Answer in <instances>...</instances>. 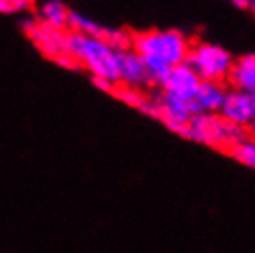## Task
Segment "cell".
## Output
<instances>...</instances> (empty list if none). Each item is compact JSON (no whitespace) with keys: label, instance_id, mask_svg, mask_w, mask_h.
<instances>
[{"label":"cell","instance_id":"8","mask_svg":"<svg viewBox=\"0 0 255 253\" xmlns=\"http://www.w3.org/2000/svg\"><path fill=\"white\" fill-rule=\"evenodd\" d=\"M221 115L240 128H253L255 124V93L229 89L227 100L221 109Z\"/></svg>","mask_w":255,"mask_h":253},{"label":"cell","instance_id":"5","mask_svg":"<svg viewBox=\"0 0 255 253\" xmlns=\"http://www.w3.org/2000/svg\"><path fill=\"white\" fill-rule=\"evenodd\" d=\"M24 33H26L30 43H33L43 56L56 61L59 65L76 67V63L72 61V56L67 52L69 33H65L63 28H54V26H50V24L41 22L39 17H35V20H28L24 24Z\"/></svg>","mask_w":255,"mask_h":253},{"label":"cell","instance_id":"4","mask_svg":"<svg viewBox=\"0 0 255 253\" xmlns=\"http://www.w3.org/2000/svg\"><path fill=\"white\" fill-rule=\"evenodd\" d=\"M234 56L227 48H223L221 43L214 41H197L190 48L188 54V65L199 74L201 80H216L225 82L229 80L234 67Z\"/></svg>","mask_w":255,"mask_h":253},{"label":"cell","instance_id":"11","mask_svg":"<svg viewBox=\"0 0 255 253\" xmlns=\"http://www.w3.org/2000/svg\"><path fill=\"white\" fill-rule=\"evenodd\" d=\"M227 82L232 89L255 93V52H247V54L236 56Z\"/></svg>","mask_w":255,"mask_h":253},{"label":"cell","instance_id":"7","mask_svg":"<svg viewBox=\"0 0 255 253\" xmlns=\"http://www.w3.org/2000/svg\"><path fill=\"white\" fill-rule=\"evenodd\" d=\"M158 87H160L162 93H169V96L180 98V100H186V102H195V96L201 87V78L188 63H182V65L171 69L167 74V78H164Z\"/></svg>","mask_w":255,"mask_h":253},{"label":"cell","instance_id":"10","mask_svg":"<svg viewBox=\"0 0 255 253\" xmlns=\"http://www.w3.org/2000/svg\"><path fill=\"white\" fill-rule=\"evenodd\" d=\"M227 93H229V89L223 82L201 80V87H199V91H197L195 102H193L197 115H199V113H210V115L221 113L223 104H225V100H227Z\"/></svg>","mask_w":255,"mask_h":253},{"label":"cell","instance_id":"6","mask_svg":"<svg viewBox=\"0 0 255 253\" xmlns=\"http://www.w3.org/2000/svg\"><path fill=\"white\" fill-rule=\"evenodd\" d=\"M197 115L195 111V104L193 102H186V100H180V98H173L169 93H158L156 96V111H154V117L160 119V122L167 126L171 132L184 136L186 134V128L190 124V119Z\"/></svg>","mask_w":255,"mask_h":253},{"label":"cell","instance_id":"9","mask_svg":"<svg viewBox=\"0 0 255 253\" xmlns=\"http://www.w3.org/2000/svg\"><path fill=\"white\" fill-rule=\"evenodd\" d=\"M119 85L136 87V89H143V87L151 85L147 65H145V61L141 59V54L132 48L121 50V56H119Z\"/></svg>","mask_w":255,"mask_h":253},{"label":"cell","instance_id":"2","mask_svg":"<svg viewBox=\"0 0 255 253\" xmlns=\"http://www.w3.org/2000/svg\"><path fill=\"white\" fill-rule=\"evenodd\" d=\"M67 52L76 63V67H82L93 82L104 91H117L119 87V56L121 50L115 48L102 37L76 33L72 30L67 37Z\"/></svg>","mask_w":255,"mask_h":253},{"label":"cell","instance_id":"16","mask_svg":"<svg viewBox=\"0 0 255 253\" xmlns=\"http://www.w3.org/2000/svg\"><path fill=\"white\" fill-rule=\"evenodd\" d=\"M232 4H236V7H240V9H247L249 7V0H229Z\"/></svg>","mask_w":255,"mask_h":253},{"label":"cell","instance_id":"1","mask_svg":"<svg viewBox=\"0 0 255 253\" xmlns=\"http://www.w3.org/2000/svg\"><path fill=\"white\" fill-rule=\"evenodd\" d=\"M190 48L188 35L177 28H149L132 35V50L141 54L154 85H160L171 69L188 61Z\"/></svg>","mask_w":255,"mask_h":253},{"label":"cell","instance_id":"18","mask_svg":"<svg viewBox=\"0 0 255 253\" xmlns=\"http://www.w3.org/2000/svg\"><path fill=\"white\" fill-rule=\"evenodd\" d=\"M251 132H253V134H255V124H253V128H251Z\"/></svg>","mask_w":255,"mask_h":253},{"label":"cell","instance_id":"3","mask_svg":"<svg viewBox=\"0 0 255 253\" xmlns=\"http://www.w3.org/2000/svg\"><path fill=\"white\" fill-rule=\"evenodd\" d=\"M245 136H247L245 128L227 122L221 113H214V115L199 113V115H195L186 128V134H184V138H190L195 143L208 145V147L221 151H229Z\"/></svg>","mask_w":255,"mask_h":253},{"label":"cell","instance_id":"13","mask_svg":"<svg viewBox=\"0 0 255 253\" xmlns=\"http://www.w3.org/2000/svg\"><path fill=\"white\" fill-rule=\"evenodd\" d=\"M115 96H117L121 102H126L128 106H132V109H136V111L145 113V115H151V117H154V111H156V98H149L143 89L119 85V87H117V91H115Z\"/></svg>","mask_w":255,"mask_h":253},{"label":"cell","instance_id":"14","mask_svg":"<svg viewBox=\"0 0 255 253\" xmlns=\"http://www.w3.org/2000/svg\"><path fill=\"white\" fill-rule=\"evenodd\" d=\"M236 162L245 164V167L255 171V134H247L242 141H238L232 149L227 151Z\"/></svg>","mask_w":255,"mask_h":253},{"label":"cell","instance_id":"15","mask_svg":"<svg viewBox=\"0 0 255 253\" xmlns=\"http://www.w3.org/2000/svg\"><path fill=\"white\" fill-rule=\"evenodd\" d=\"M4 13H24L33 7V0H0Z\"/></svg>","mask_w":255,"mask_h":253},{"label":"cell","instance_id":"17","mask_svg":"<svg viewBox=\"0 0 255 253\" xmlns=\"http://www.w3.org/2000/svg\"><path fill=\"white\" fill-rule=\"evenodd\" d=\"M247 11L255 17V0H249V7H247Z\"/></svg>","mask_w":255,"mask_h":253},{"label":"cell","instance_id":"12","mask_svg":"<svg viewBox=\"0 0 255 253\" xmlns=\"http://www.w3.org/2000/svg\"><path fill=\"white\" fill-rule=\"evenodd\" d=\"M72 13H74V11L69 9L63 0H46V2L39 4L37 17H39L41 22L50 24V26L65 30L69 24H72Z\"/></svg>","mask_w":255,"mask_h":253}]
</instances>
